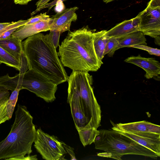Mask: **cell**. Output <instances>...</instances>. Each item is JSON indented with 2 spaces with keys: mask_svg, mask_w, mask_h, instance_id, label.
<instances>
[{
  "mask_svg": "<svg viewBox=\"0 0 160 160\" xmlns=\"http://www.w3.org/2000/svg\"><path fill=\"white\" fill-rule=\"evenodd\" d=\"M22 44L28 69L42 75L57 85L68 81V77L49 34L39 32L28 37Z\"/></svg>",
  "mask_w": 160,
  "mask_h": 160,
  "instance_id": "cell-1",
  "label": "cell"
},
{
  "mask_svg": "<svg viewBox=\"0 0 160 160\" xmlns=\"http://www.w3.org/2000/svg\"><path fill=\"white\" fill-rule=\"evenodd\" d=\"M93 33L86 27L68 33L57 52L63 66L72 71L88 72L98 70L103 63L95 52Z\"/></svg>",
  "mask_w": 160,
  "mask_h": 160,
  "instance_id": "cell-2",
  "label": "cell"
},
{
  "mask_svg": "<svg viewBox=\"0 0 160 160\" xmlns=\"http://www.w3.org/2000/svg\"><path fill=\"white\" fill-rule=\"evenodd\" d=\"M67 81L68 102L71 110L83 113L88 125L92 123L97 129L101 125V111L92 87V76L88 72L72 71Z\"/></svg>",
  "mask_w": 160,
  "mask_h": 160,
  "instance_id": "cell-3",
  "label": "cell"
},
{
  "mask_svg": "<svg viewBox=\"0 0 160 160\" xmlns=\"http://www.w3.org/2000/svg\"><path fill=\"white\" fill-rule=\"evenodd\" d=\"M15 119L8 136L0 142V160L30 155L35 139L36 130L33 117L26 107L18 104Z\"/></svg>",
  "mask_w": 160,
  "mask_h": 160,
  "instance_id": "cell-4",
  "label": "cell"
},
{
  "mask_svg": "<svg viewBox=\"0 0 160 160\" xmlns=\"http://www.w3.org/2000/svg\"><path fill=\"white\" fill-rule=\"evenodd\" d=\"M99 131L94 142L95 148L104 152L98 153V156L117 160H122V156L128 154L143 156L154 159L159 157L153 151L115 130Z\"/></svg>",
  "mask_w": 160,
  "mask_h": 160,
  "instance_id": "cell-5",
  "label": "cell"
},
{
  "mask_svg": "<svg viewBox=\"0 0 160 160\" xmlns=\"http://www.w3.org/2000/svg\"><path fill=\"white\" fill-rule=\"evenodd\" d=\"M27 89L49 102L56 99L57 85L42 75L28 69L24 74L21 90Z\"/></svg>",
  "mask_w": 160,
  "mask_h": 160,
  "instance_id": "cell-6",
  "label": "cell"
},
{
  "mask_svg": "<svg viewBox=\"0 0 160 160\" xmlns=\"http://www.w3.org/2000/svg\"><path fill=\"white\" fill-rule=\"evenodd\" d=\"M34 147L43 159L60 160L64 159L67 152L63 146V142L54 135L45 133L40 128L36 130Z\"/></svg>",
  "mask_w": 160,
  "mask_h": 160,
  "instance_id": "cell-7",
  "label": "cell"
},
{
  "mask_svg": "<svg viewBox=\"0 0 160 160\" xmlns=\"http://www.w3.org/2000/svg\"><path fill=\"white\" fill-rule=\"evenodd\" d=\"M140 21L138 30L144 35L154 38L160 35V7L148 4L146 8L138 14Z\"/></svg>",
  "mask_w": 160,
  "mask_h": 160,
  "instance_id": "cell-8",
  "label": "cell"
},
{
  "mask_svg": "<svg viewBox=\"0 0 160 160\" xmlns=\"http://www.w3.org/2000/svg\"><path fill=\"white\" fill-rule=\"evenodd\" d=\"M112 129L132 139L160 156V134L151 132H131L122 131L115 126Z\"/></svg>",
  "mask_w": 160,
  "mask_h": 160,
  "instance_id": "cell-9",
  "label": "cell"
},
{
  "mask_svg": "<svg viewBox=\"0 0 160 160\" xmlns=\"http://www.w3.org/2000/svg\"><path fill=\"white\" fill-rule=\"evenodd\" d=\"M78 9L77 7L66 8L52 16L49 30L61 33L69 30L72 22L77 20L76 12Z\"/></svg>",
  "mask_w": 160,
  "mask_h": 160,
  "instance_id": "cell-10",
  "label": "cell"
},
{
  "mask_svg": "<svg viewBox=\"0 0 160 160\" xmlns=\"http://www.w3.org/2000/svg\"><path fill=\"white\" fill-rule=\"evenodd\" d=\"M124 61L143 69L145 71L144 76L147 79L158 77L160 74V63L155 58H144L139 54L137 56H130Z\"/></svg>",
  "mask_w": 160,
  "mask_h": 160,
  "instance_id": "cell-11",
  "label": "cell"
},
{
  "mask_svg": "<svg viewBox=\"0 0 160 160\" xmlns=\"http://www.w3.org/2000/svg\"><path fill=\"white\" fill-rule=\"evenodd\" d=\"M52 18H49L38 22L28 25H25L18 28L11 36L18 38L20 41L42 32L50 30Z\"/></svg>",
  "mask_w": 160,
  "mask_h": 160,
  "instance_id": "cell-12",
  "label": "cell"
},
{
  "mask_svg": "<svg viewBox=\"0 0 160 160\" xmlns=\"http://www.w3.org/2000/svg\"><path fill=\"white\" fill-rule=\"evenodd\" d=\"M140 21V17L138 14L135 17L125 20L107 31L106 35L109 37H120L139 31Z\"/></svg>",
  "mask_w": 160,
  "mask_h": 160,
  "instance_id": "cell-13",
  "label": "cell"
},
{
  "mask_svg": "<svg viewBox=\"0 0 160 160\" xmlns=\"http://www.w3.org/2000/svg\"><path fill=\"white\" fill-rule=\"evenodd\" d=\"M114 126L118 129L127 132H151L160 134L159 125L144 120L125 123H119Z\"/></svg>",
  "mask_w": 160,
  "mask_h": 160,
  "instance_id": "cell-14",
  "label": "cell"
},
{
  "mask_svg": "<svg viewBox=\"0 0 160 160\" xmlns=\"http://www.w3.org/2000/svg\"><path fill=\"white\" fill-rule=\"evenodd\" d=\"M0 47L21 62L23 51L22 41L19 39L11 36L8 38L0 39Z\"/></svg>",
  "mask_w": 160,
  "mask_h": 160,
  "instance_id": "cell-15",
  "label": "cell"
},
{
  "mask_svg": "<svg viewBox=\"0 0 160 160\" xmlns=\"http://www.w3.org/2000/svg\"><path fill=\"white\" fill-rule=\"evenodd\" d=\"M146 39L143 33L138 31L119 37L118 44L114 49L115 52L118 49L124 47H130L134 45H147Z\"/></svg>",
  "mask_w": 160,
  "mask_h": 160,
  "instance_id": "cell-16",
  "label": "cell"
},
{
  "mask_svg": "<svg viewBox=\"0 0 160 160\" xmlns=\"http://www.w3.org/2000/svg\"><path fill=\"white\" fill-rule=\"evenodd\" d=\"M107 30L93 33V42L94 49L98 59L102 61L106 45L109 37L106 35Z\"/></svg>",
  "mask_w": 160,
  "mask_h": 160,
  "instance_id": "cell-17",
  "label": "cell"
},
{
  "mask_svg": "<svg viewBox=\"0 0 160 160\" xmlns=\"http://www.w3.org/2000/svg\"><path fill=\"white\" fill-rule=\"evenodd\" d=\"M24 73H19L20 76L18 83L14 90L12 92L7 100L6 104V112L7 115L9 119H10L12 117L17 101L18 94L21 90L22 79Z\"/></svg>",
  "mask_w": 160,
  "mask_h": 160,
  "instance_id": "cell-18",
  "label": "cell"
},
{
  "mask_svg": "<svg viewBox=\"0 0 160 160\" xmlns=\"http://www.w3.org/2000/svg\"><path fill=\"white\" fill-rule=\"evenodd\" d=\"M94 127L83 128L78 130L80 141L84 146L94 142L99 131Z\"/></svg>",
  "mask_w": 160,
  "mask_h": 160,
  "instance_id": "cell-19",
  "label": "cell"
},
{
  "mask_svg": "<svg viewBox=\"0 0 160 160\" xmlns=\"http://www.w3.org/2000/svg\"><path fill=\"white\" fill-rule=\"evenodd\" d=\"M19 73L13 77H10L8 74L0 77V88L13 91L18 83Z\"/></svg>",
  "mask_w": 160,
  "mask_h": 160,
  "instance_id": "cell-20",
  "label": "cell"
},
{
  "mask_svg": "<svg viewBox=\"0 0 160 160\" xmlns=\"http://www.w3.org/2000/svg\"><path fill=\"white\" fill-rule=\"evenodd\" d=\"M0 62L20 70L21 62L13 56L0 47Z\"/></svg>",
  "mask_w": 160,
  "mask_h": 160,
  "instance_id": "cell-21",
  "label": "cell"
},
{
  "mask_svg": "<svg viewBox=\"0 0 160 160\" xmlns=\"http://www.w3.org/2000/svg\"><path fill=\"white\" fill-rule=\"evenodd\" d=\"M28 19L19 20L17 22H12L0 33V39H5L10 37L12 34L19 27L25 25Z\"/></svg>",
  "mask_w": 160,
  "mask_h": 160,
  "instance_id": "cell-22",
  "label": "cell"
},
{
  "mask_svg": "<svg viewBox=\"0 0 160 160\" xmlns=\"http://www.w3.org/2000/svg\"><path fill=\"white\" fill-rule=\"evenodd\" d=\"M119 39V37H109L104 51V56L106 54H108L109 57L113 56L115 52L114 49L118 44Z\"/></svg>",
  "mask_w": 160,
  "mask_h": 160,
  "instance_id": "cell-23",
  "label": "cell"
},
{
  "mask_svg": "<svg viewBox=\"0 0 160 160\" xmlns=\"http://www.w3.org/2000/svg\"><path fill=\"white\" fill-rule=\"evenodd\" d=\"M8 98L0 102V124L10 119L6 112V104Z\"/></svg>",
  "mask_w": 160,
  "mask_h": 160,
  "instance_id": "cell-24",
  "label": "cell"
},
{
  "mask_svg": "<svg viewBox=\"0 0 160 160\" xmlns=\"http://www.w3.org/2000/svg\"><path fill=\"white\" fill-rule=\"evenodd\" d=\"M130 47L139 49L147 51L150 54L159 57L160 50L157 48H151L143 45H134Z\"/></svg>",
  "mask_w": 160,
  "mask_h": 160,
  "instance_id": "cell-25",
  "label": "cell"
},
{
  "mask_svg": "<svg viewBox=\"0 0 160 160\" xmlns=\"http://www.w3.org/2000/svg\"><path fill=\"white\" fill-rule=\"evenodd\" d=\"M50 17V16L47 14L46 12L41 13L39 15L28 19V22L25 25L33 24Z\"/></svg>",
  "mask_w": 160,
  "mask_h": 160,
  "instance_id": "cell-26",
  "label": "cell"
},
{
  "mask_svg": "<svg viewBox=\"0 0 160 160\" xmlns=\"http://www.w3.org/2000/svg\"><path fill=\"white\" fill-rule=\"evenodd\" d=\"M67 0H54V1H53L50 3L46 4V5L38 9H36L35 10H34V11H33L31 13V15L32 16L36 14L38 12L40 11L41 10L45 8H48V10H49L51 9V8L53 7L55 5L57 4L58 2V1H60L61 2H63Z\"/></svg>",
  "mask_w": 160,
  "mask_h": 160,
  "instance_id": "cell-27",
  "label": "cell"
},
{
  "mask_svg": "<svg viewBox=\"0 0 160 160\" xmlns=\"http://www.w3.org/2000/svg\"><path fill=\"white\" fill-rule=\"evenodd\" d=\"M61 33L59 32L50 31L49 33L56 48L59 45V38Z\"/></svg>",
  "mask_w": 160,
  "mask_h": 160,
  "instance_id": "cell-28",
  "label": "cell"
},
{
  "mask_svg": "<svg viewBox=\"0 0 160 160\" xmlns=\"http://www.w3.org/2000/svg\"><path fill=\"white\" fill-rule=\"evenodd\" d=\"M37 155H36L30 156L28 155L25 157V156L20 155L17 156L8 158V160H38L37 158Z\"/></svg>",
  "mask_w": 160,
  "mask_h": 160,
  "instance_id": "cell-29",
  "label": "cell"
},
{
  "mask_svg": "<svg viewBox=\"0 0 160 160\" xmlns=\"http://www.w3.org/2000/svg\"><path fill=\"white\" fill-rule=\"evenodd\" d=\"M63 146L66 151L70 155L71 160H77L74 152V148L66 144L64 142H63Z\"/></svg>",
  "mask_w": 160,
  "mask_h": 160,
  "instance_id": "cell-30",
  "label": "cell"
},
{
  "mask_svg": "<svg viewBox=\"0 0 160 160\" xmlns=\"http://www.w3.org/2000/svg\"><path fill=\"white\" fill-rule=\"evenodd\" d=\"M9 95L10 93L8 90L0 88V102L8 98Z\"/></svg>",
  "mask_w": 160,
  "mask_h": 160,
  "instance_id": "cell-31",
  "label": "cell"
},
{
  "mask_svg": "<svg viewBox=\"0 0 160 160\" xmlns=\"http://www.w3.org/2000/svg\"><path fill=\"white\" fill-rule=\"evenodd\" d=\"M51 0H39L38 1L36 4V10L44 6L46 4L48 3V2Z\"/></svg>",
  "mask_w": 160,
  "mask_h": 160,
  "instance_id": "cell-32",
  "label": "cell"
},
{
  "mask_svg": "<svg viewBox=\"0 0 160 160\" xmlns=\"http://www.w3.org/2000/svg\"><path fill=\"white\" fill-rule=\"evenodd\" d=\"M32 0H13L15 4L22 5L27 4Z\"/></svg>",
  "mask_w": 160,
  "mask_h": 160,
  "instance_id": "cell-33",
  "label": "cell"
},
{
  "mask_svg": "<svg viewBox=\"0 0 160 160\" xmlns=\"http://www.w3.org/2000/svg\"><path fill=\"white\" fill-rule=\"evenodd\" d=\"M11 23L12 22H0V33Z\"/></svg>",
  "mask_w": 160,
  "mask_h": 160,
  "instance_id": "cell-34",
  "label": "cell"
},
{
  "mask_svg": "<svg viewBox=\"0 0 160 160\" xmlns=\"http://www.w3.org/2000/svg\"><path fill=\"white\" fill-rule=\"evenodd\" d=\"M114 0H102L103 1L106 3H108Z\"/></svg>",
  "mask_w": 160,
  "mask_h": 160,
  "instance_id": "cell-35",
  "label": "cell"
},
{
  "mask_svg": "<svg viewBox=\"0 0 160 160\" xmlns=\"http://www.w3.org/2000/svg\"><path fill=\"white\" fill-rule=\"evenodd\" d=\"M1 63H2L0 62V65L1 64Z\"/></svg>",
  "mask_w": 160,
  "mask_h": 160,
  "instance_id": "cell-36",
  "label": "cell"
}]
</instances>
